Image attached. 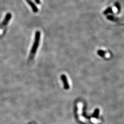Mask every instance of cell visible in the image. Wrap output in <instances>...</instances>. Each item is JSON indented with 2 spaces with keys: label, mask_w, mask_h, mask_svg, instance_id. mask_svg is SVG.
<instances>
[{
  "label": "cell",
  "mask_w": 124,
  "mask_h": 124,
  "mask_svg": "<svg viewBox=\"0 0 124 124\" xmlns=\"http://www.w3.org/2000/svg\"><path fill=\"white\" fill-rule=\"evenodd\" d=\"M40 32L39 31H36L35 33V35L34 41L32 47L31 48L30 54L29 56L30 60H33L34 57L35 55L37 49L38 48L40 42Z\"/></svg>",
  "instance_id": "6da1fadb"
},
{
  "label": "cell",
  "mask_w": 124,
  "mask_h": 124,
  "mask_svg": "<svg viewBox=\"0 0 124 124\" xmlns=\"http://www.w3.org/2000/svg\"><path fill=\"white\" fill-rule=\"evenodd\" d=\"M11 18V15L10 13H8L6 15V16L5 17V19H4L2 23L0 24V30H2L7 26V25L8 24V23L9 22V21L10 20V19Z\"/></svg>",
  "instance_id": "7a4b0ae2"
},
{
  "label": "cell",
  "mask_w": 124,
  "mask_h": 124,
  "mask_svg": "<svg viewBox=\"0 0 124 124\" xmlns=\"http://www.w3.org/2000/svg\"><path fill=\"white\" fill-rule=\"evenodd\" d=\"M26 2L28 3V4H29V5H30V6L31 7L32 10L34 13H36L38 11V8H37V7L35 5V4L31 1V0H25Z\"/></svg>",
  "instance_id": "3957f363"
},
{
  "label": "cell",
  "mask_w": 124,
  "mask_h": 124,
  "mask_svg": "<svg viewBox=\"0 0 124 124\" xmlns=\"http://www.w3.org/2000/svg\"><path fill=\"white\" fill-rule=\"evenodd\" d=\"M61 79L63 81L64 83V88L65 90H68L69 88V85L68 83V81L67 80V78L65 75H62L61 76Z\"/></svg>",
  "instance_id": "277c9868"
},
{
  "label": "cell",
  "mask_w": 124,
  "mask_h": 124,
  "mask_svg": "<svg viewBox=\"0 0 124 124\" xmlns=\"http://www.w3.org/2000/svg\"><path fill=\"white\" fill-rule=\"evenodd\" d=\"M122 3H124V0H120L119 2L117 3V4L116 5H115L113 8H112V9H111V11L113 13H116L117 10V9Z\"/></svg>",
  "instance_id": "5b68a950"
},
{
  "label": "cell",
  "mask_w": 124,
  "mask_h": 124,
  "mask_svg": "<svg viewBox=\"0 0 124 124\" xmlns=\"http://www.w3.org/2000/svg\"><path fill=\"white\" fill-rule=\"evenodd\" d=\"M98 54L100 55L101 56L103 57H106V58H108L110 57V54L108 53V52L104 51H102V50H100L98 52Z\"/></svg>",
  "instance_id": "8992f818"
},
{
  "label": "cell",
  "mask_w": 124,
  "mask_h": 124,
  "mask_svg": "<svg viewBox=\"0 0 124 124\" xmlns=\"http://www.w3.org/2000/svg\"><path fill=\"white\" fill-rule=\"evenodd\" d=\"M108 19H109L110 20H111L112 21H116L118 22H123L124 23V19H120V18H114L112 16H108Z\"/></svg>",
  "instance_id": "52a82bcc"
},
{
  "label": "cell",
  "mask_w": 124,
  "mask_h": 124,
  "mask_svg": "<svg viewBox=\"0 0 124 124\" xmlns=\"http://www.w3.org/2000/svg\"><path fill=\"white\" fill-rule=\"evenodd\" d=\"M99 113V110L98 108H97V109L95 111V113H94L95 117H97Z\"/></svg>",
  "instance_id": "ba28073f"
},
{
  "label": "cell",
  "mask_w": 124,
  "mask_h": 124,
  "mask_svg": "<svg viewBox=\"0 0 124 124\" xmlns=\"http://www.w3.org/2000/svg\"><path fill=\"white\" fill-rule=\"evenodd\" d=\"M92 121L93 123H99V121H98L97 119H95V118H92Z\"/></svg>",
  "instance_id": "9c48e42d"
},
{
  "label": "cell",
  "mask_w": 124,
  "mask_h": 124,
  "mask_svg": "<svg viewBox=\"0 0 124 124\" xmlns=\"http://www.w3.org/2000/svg\"><path fill=\"white\" fill-rule=\"evenodd\" d=\"M35 2L37 4H40V0H34Z\"/></svg>",
  "instance_id": "30bf717a"
}]
</instances>
